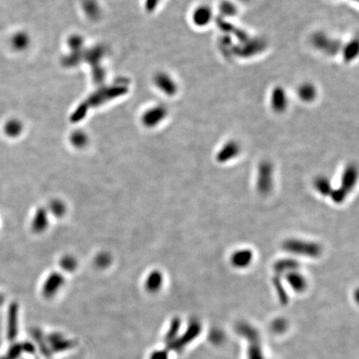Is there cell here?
Instances as JSON below:
<instances>
[{"mask_svg":"<svg viewBox=\"0 0 359 359\" xmlns=\"http://www.w3.org/2000/svg\"><path fill=\"white\" fill-rule=\"evenodd\" d=\"M352 1H355V2H357V0H352Z\"/></svg>","mask_w":359,"mask_h":359,"instance_id":"34","label":"cell"},{"mask_svg":"<svg viewBox=\"0 0 359 359\" xmlns=\"http://www.w3.org/2000/svg\"><path fill=\"white\" fill-rule=\"evenodd\" d=\"M30 42V38L27 33L19 32L14 34L11 39V45L13 49L16 51H24L28 47Z\"/></svg>","mask_w":359,"mask_h":359,"instance_id":"24","label":"cell"},{"mask_svg":"<svg viewBox=\"0 0 359 359\" xmlns=\"http://www.w3.org/2000/svg\"><path fill=\"white\" fill-rule=\"evenodd\" d=\"M253 259L254 253L250 249H240L232 253L230 261L234 268L242 270L249 267L253 262Z\"/></svg>","mask_w":359,"mask_h":359,"instance_id":"11","label":"cell"},{"mask_svg":"<svg viewBox=\"0 0 359 359\" xmlns=\"http://www.w3.org/2000/svg\"><path fill=\"white\" fill-rule=\"evenodd\" d=\"M111 263H112V256L107 252H102L100 254H98L95 259L96 265L101 268H107Z\"/></svg>","mask_w":359,"mask_h":359,"instance_id":"29","label":"cell"},{"mask_svg":"<svg viewBox=\"0 0 359 359\" xmlns=\"http://www.w3.org/2000/svg\"><path fill=\"white\" fill-rule=\"evenodd\" d=\"M296 96L301 103L311 104L319 98V89L313 82L305 81L301 82L297 87Z\"/></svg>","mask_w":359,"mask_h":359,"instance_id":"8","label":"cell"},{"mask_svg":"<svg viewBox=\"0 0 359 359\" xmlns=\"http://www.w3.org/2000/svg\"><path fill=\"white\" fill-rule=\"evenodd\" d=\"M312 47L320 54L334 58L340 54L343 42L339 38L332 36L324 31H317L310 37Z\"/></svg>","mask_w":359,"mask_h":359,"instance_id":"1","label":"cell"},{"mask_svg":"<svg viewBox=\"0 0 359 359\" xmlns=\"http://www.w3.org/2000/svg\"><path fill=\"white\" fill-rule=\"evenodd\" d=\"M64 283V277L60 273L54 272L50 274L42 285V294L46 298L55 296L62 289Z\"/></svg>","mask_w":359,"mask_h":359,"instance_id":"10","label":"cell"},{"mask_svg":"<svg viewBox=\"0 0 359 359\" xmlns=\"http://www.w3.org/2000/svg\"><path fill=\"white\" fill-rule=\"evenodd\" d=\"M268 105L276 114H283L287 112L289 107V97L286 89L278 85L271 89L268 96Z\"/></svg>","mask_w":359,"mask_h":359,"instance_id":"4","label":"cell"},{"mask_svg":"<svg viewBox=\"0 0 359 359\" xmlns=\"http://www.w3.org/2000/svg\"><path fill=\"white\" fill-rule=\"evenodd\" d=\"M285 281L294 291L302 292L307 287V279L299 271H292L285 275Z\"/></svg>","mask_w":359,"mask_h":359,"instance_id":"18","label":"cell"},{"mask_svg":"<svg viewBox=\"0 0 359 359\" xmlns=\"http://www.w3.org/2000/svg\"><path fill=\"white\" fill-rule=\"evenodd\" d=\"M71 142L75 147H83L87 143V137L82 131H75L71 136Z\"/></svg>","mask_w":359,"mask_h":359,"instance_id":"28","label":"cell"},{"mask_svg":"<svg viewBox=\"0 0 359 359\" xmlns=\"http://www.w3.org/2000/svg\"><path fill=\"white\" fill-rule=\"evenodd\" d=\"M283 249L289 254L318 258L322 254L323 248L319 243L300 239H289L283 243Z\"/></svg>","mask_w":359,"mask_h":359,"instance_id":"3","label":"cell"},{"mask_svg":"<svg viewBox=\"0 0 359 359\" xmlns=\"http://www.w3.org/2000/svg\"><path fill=\"white\" fill-rule=\"evenodd\" d=\"M4 302V296H3L2 294H0V304Z\"/></svg>","mask_w":359,"mask_h":359,"instance_id":"33","label":"cell"},{"mask_svg":"<svg viewBox=\"0 0 359 359\" xmlns=\"http://www.w3.org/2000/svg\"><path fill=\"white\" fill-rule=\"evenodd\" d=\"M156 85L161 91L169 96H173L178 90L177 84L172 77L166 73H161L156 77Z\"/></svg>","mask_w":359,"mask_h":359,"instance_id":"17","label":"cell"},{"mask_svg":"<svg viewBox=\"0 0 359 359\" xmlns=\"http://www.w3.org/2000/svg\"><path fill=\"white\" fill-rule=\"evenodd\" d=\"M19 305L18 303L10 304L8 311L7 338L10 341L16 338L19 330Z\"/></svg>","mask_w":359,"mask_h":359,"instance_id":"13","label":"cell"},{"mask_svg":"<svg viewBox=\"0 0 359 359\" xmlns=\"http://www.w3.org/2000/svg\"><path fill=\"white\" fill-rule=\"evenodd\" d=\"M274 186V167L270 161H263L257 170L256 187L259 193H270Z\"/></svg>","mask_w":359,"mask_h":359,"instance_id":"5","label":"cell"},{"mask_svg":"<svg viewBox=\"0 0 359 359\" xmlns=\"http://www.w3.org/2000/svg\"><path fill=\"white\" fill-rule=\"evenodd\" d=\"M49 210L55 216H63L66 211L65 205L63 204V201L55 200V201H52L49 205Z\"/></svg>","mask_w":359,"mask_h":359,"instance_id":"27","label":"cell"},{"mask_svg":"<svg viewBox=\"0 0 359 359\" xmlns=\"http://www.w3.org/2000/svg\"><path fill=\"white\" fill-rule=\"evenodd\" d=\"M217 10L219 18L228 20L236 18L240 12L238 4L234 0H220Z\"/></svg>","mask_w":359,"mask_h":359,"instance_id":"15","label":"cell"},{"mask_svg":"<svg viewBox=\"0 0 359 359\" xmlns=\"http://www.w3.org/2000/svg\"><path fill=\"white\" fill-rule=\"evenodd\" d=\"M240 152L241 147L240 143L236 140H230L222 145L217 152L215 158L219 163H227L236 158L240 155Z\"/></svg>","mask_w":359,"mask_h":359,"instance_id":"7","label":"cell"},{"mask_svg":"<svg viewBox=\"0 0 359 359\" xmlns=\"http://www.w3.org/2000/svg\"><path fill=\"white\" fill-rule=\"evenodd\" d=\"M347 196L348 194L345 191L338 187L337 189H333L329 196L331 197L332 201H334V203L342 204L346 201Z\"/></svg>","mask_w":359,"mask_h":359,"instance_id":"30","label":"cell"},{"mask_svg":"<svg viewBox=\"0 0 359 359\" xmlns=\"http://www.w3.org/2000/svg\"><path fill=\"white\" fill-rule=\"evenodd\" d=\"M237 4H249L251 2L252 0H234Z\"/></svg>","mask_w":359,"mask_h":359,"instance_id":"32","label":"cell"},{"mask_svg":"<svg viewBox=\"0 0 359 359\" xmlns=\"http://www.w3.org/2000/svg\"><path fill=\"white\" fill-rule=\"evenodd\" d=\"M33 352L34 347L31 343H15L9 348L6 354L0 357V359H19L24 352L33 353Z\"/></svg>","mask_w":359,"mask_h":359,"instance_id":"19","label":"cell"},{"mask_svg":"<svg viewBox=\"0 0 359 359\" xmlns=\"http://www.w3.org/2000/svg\"><path fill=\"white\" fill-rule=\"evenodd\" d=\"M166 116V111L164 108H153L151 112L145 114L143 121L147 126H156L160 123Z\"/></svg>","mask_w":359,"mask_h":359,"instance_id":"22","label":"cell"},{"mask_svg":"<svg viewBox=\"0 0 359 359\" xmlns=\"http://www.w3.org/2000/svg\"><path fill=\"white\" fill-rule=\"evenodd\" d=\"M48 226H49L48 210L42 207L37 209L32 220V229L37 233H39L45 231Z\"/></svg>","mask_w":359,"mask_h":359,"instance_id":"21","label":"cell"},{"mask_svg":"<svg viewBox=\"0 0 359 359\" xmlns=\"http://www.w3.org/2000/svg\"><path fill=\"white\" fill-rule=\"evenodd\" d=\"M300 263L294 259H281L274 264V271L277 276H285L292 271H299Z\"/></svg>","mask_w":359,"mask_h":359,"instance_id":"16","label":"cell"},{"mask_svg":"<svg viewBox=\"0 0 359 359\" xmlns=\"http://www.w3.org/2000/svg\"><path fill=\"white\" fill-rule=\"evenodd\" d=\"M163 281V276L161 271H152L145 281V288L149 293H156L161 289Z\"/></svg>","mask_w":359,"mask_h":359,"instance_id":"20","label":"cell"},{"mask_svg":"<svg viewBox=\"0 0 359 359\" xmlns=\"http://www.w3.org/2000/svg\"><path fill=\"white\" fill-rule=\"evenodd\" d=\"M357 169L353 164H350L346 166L341 175L340 188L345 191L348 195L354 188L355 185L357 183Z\"/></svg>","mask_w":359,"mask_h":359,"instance_id":"12","label":"cell"},{"mask_svg":"<svg viewBox=\"0 0 359 359\" xmlns=\"http://www.w3.org/2000/svg\"><path fill=\"white\" fill-rule=\"evenodd\" d=\"M266 41L261 37H251L236 42L234 47L233 59H250L259 56L265 51Z\"/></svg>","mask_w":359,"mask_h":359,"instance_id":"2","label":"cell"},{"mask_svg":"<svg viewBox=\"0 0 359 359\" xmlns=\"http://www.w3.org/2000/svg\"><path fill=\"white\" fill-rule=\"evenodd\" d=\"M149 359H168L167 352L163 350H157L152 352Z\"/></svg>","mask_w":359,"mask_h":359,"instance_id":"31","label":"cell"},{"mask_svg":"<svg viewBox=\"0 0 359 359\" xmlns=\"http://www.w3.org/2000/svg\"><path fill=\"white\" fill-rule=\"evenodd\" d=\"M359 42L357 38H352L347 42H343L340 50V55L343 62L351 63L356 60L358 56Z\"/></svg>","mask_w":359,"mask_h":359,"instance_id":"14","label":"cell"},{"mask_svg":"<svg viewBox=\"0 0 359 359\" xmlns=\"http://www.w3.org/2000/svg\"><path fill=\"white\" fill-rule=\"evenodd\" d=\"M60 266L64 271L68 272L75 271L77 266V259L72 255H66L61 259Z\"/></svg>","mask_w":359,"mask_h":359,"instance_id":"26","label":"cell"},{"mask_svg":"<svg viewBox=\"0 0 359 359\" xmlns=\"http://www.w3.org/2000/svg\"><path fill=\"white\" fill-rule=\"evenodd\" d=\"M49 352H65L71 349L74 346L73 341L66 338L65 336L59 333H53L46 337Z\"/></svg>","mask_w":359,"mask_h":359,"instance_id":"9","label":"cell"},{"mask_svg":"<svg viewBox=\"0 0 359 359\" xmlns=\"http://www.w3.org/2000/svg\"><path fill=\"white\" fill-rule=\"evenodd\" d=\"M4 131L5 135H7L9 138H17L23 131V124L19 120H10L5 123Z\"/></svg>","mask_w":359,"mask_h":359,"instance_id":"25","label":"cell"},{"mask_svg":"<svg viewBox=\"0 0 359 359\" xmlns=\"http://www.w3.org/2000/svg\"><path fill=\"white\" fill-rule=\"evenodd\" d=\"M214 20V10L210 5H198L196 9H194L192 14V21L197 28H207Z\"/></svg>","mask_w":359,"mask_h":359,"instance_id":"6","label":"cell"},{"mask_svg":"<svg viewBox=\"0 0 359 359\" xmlns=\"http://www.w3.org/2000/svg\"><path fill=\"white\" fill-rule=\"evenodd\" d=\"M313 187L315 191L320 194V196H329L333 191L331 182L326 176H319L313 182Z\"/></svg>","mask_w":359,"mask_h":359,"instance_id":"23","label":"cell"}]
</instances>
